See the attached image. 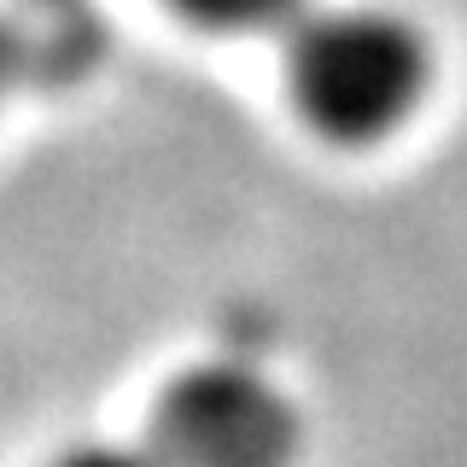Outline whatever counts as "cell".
Masks as SVG:
<instances>
[{
	"mask_svg": "<svg viewBox=\"0 0 467 467\" xmlns=\"http://www.w3.org/2000/svg\"><path fill=\"white\" fill-rule=\"evenodd\" d=\"M298 415L275 379L245 362H204L175 374L152 415V456L164 467H286Z\"/></svg>",
	"mask_w": 467,
	"mask_h": 467,
	"instance_id": "7a4b0ae2",
	"label": "cell"
},
{
	"mask_svg": "<svg viewBox=\"0 0 467 467\" xmlns=\"http://www.w3.org/2000/svg\"><path fill=\"white\" fill-rule=\"evenodd\" d=\"M53 467H164L152 450H123V444H82L70 456H58Z\"/></svg>",
	"mask_w": 467,
	"mask_h": 467,
	"instance_id": "277c9868",
	"label": "cell"
},
{
	"mask_svg": "<svg viewBox=\"0 0 467 467\" xmlns=\"http://www.w3.org/2000/svg\"><path fill=\"white\" fill-rule=\"evenodd\" d=\"M12 77H24V47H18V24H12V12H0V94L12 88Z\"/></svg>",
	"mask_w": 467,
	"mask_h": 467,
	"instance_id": "5b68a950",
	"label": "cell"
},
{
	"mask_svg": "<svg viewBox=\"0 0 467 467\" xmlns=\"http://www.w3.org/2000/svg\"><path fill=\"white\" fill-rule=\"evenodd\" d=\"M24 6H70V0H24Z\"/></svg>",
	"mask_w": 467,
	"mask_h": 467,
	"instance_id": "8992f818",
	"label": "cell"
},
{
	"mask_svg": "<svg viewBox=\"0 0 467 467\" xmlns=\"http://www.w3.org/2000/svg\"><path fill=\"white\" fill-rule=\"evenodd\" d=\"M286 88L333 140H379L427 99V36L391 6H304L286 24Z\"/></svg>",
	"mask_w": 467,
	"mask_h": 467,
	"instance_id": "6da1fadb",
	"label": "cell"
},
{
	"mask_svg": "<svg viewBox=\"0 0 467 467\" xmlns=\"http://www.w3.org/2000/svg\"><path fill=\"white\" fill-rule=\"evenodd\" d=\"M182 12H193L211 29H275L292 24L310 0H175Z\"/></svg>",
	"mask_w": 467,
	"mask_h": 467,
	"instance_id": "3957f363",
	"label": "cell"
}]
</instances>
